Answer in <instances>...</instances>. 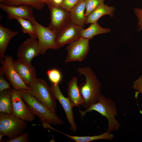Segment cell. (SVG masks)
I'll return each mask as SVG.
<instances>
[{
    "mask_svg": "<svg viewBox=\"0 0 142 142\" xmlns=\"http://www.w3.org/2000/svg\"><path fill=\"white\" fill-rule=\"evenodd\" d=\"M77 71L85 78V82L80 84L79 87L84 99L82 106L87 109L98 102L100 95L101 85L90 67L79 68Z\"/></svg>",
    "mask_w": 142,
    "mask_h": 142,
    "instance_id": "6da1fadb",
    "label": "cell"
},
{
    "mask_svg": "<svg viewBox=\"0 0 142 142\" xmlns=\"http://www.w3.org/2000/svg\"><path fill=\"white\" fill-rule=\"evenodd\" d=\"M92 111L98 112L108 119V131L110 132L119 130L120 127V124L118 120L115 118L117 114L115 104L111 99L100 94L97 103L84 111L79 110L82 118L87 113Z\"/></svg>",
    "mask_w": 142,
    "mask_h": 142,
    "instance_id": "7a4b0ae2",
    "label": "cell"
},
{
    "mask_svg": "<svg viewBox=\"0 0 142 142\" xmlns=\"http://www.w3.org/2000/svg\"><path fill=\"white\" fill-rule=\"evenodd\" d=\"M22 98L32 112L42 123L54 125H63V121L26 89L20 90Z\"/></svg>",
    "mask_w": 142,
    "mask_h": 142,
    "instance_id": "3957f363",
    "label": "cell"
},
{
    "mask_svg": "<svg viewBox=\"0 0 142 142\" xmlns=\"http://www.w3.org/2000/svg\"><path fill=\"white\" fill-rule=\"evenodd\" d=\"M28 87L31 94L53 112L56 114V99L50 87L44 80L37 78Z\"/></svg>",
    "mask_w": 142,
    "mask_h": 142,
    "instance_id": "277c9868",
    "label": "cell"
},
{
    "mask_svg": "<svg viewBox=\"0 0 142 142\" xmlns=\"http://www.w3.org/2000/svg\"><path fill=\"white\" fill-rule=\"evenodd\" d=\"M25 121L13 114L0 113V133L13 139L23 133L27 126Z\"/></svg>",
    "mask_w": 142,
    "mask_h": 142,
    "instance_id": "5b68a950",
    "label": "cell"
},
{
    "mask_svg": "<svg viewBox=\"0 0 142 142\" xmlns=\"http://www.w3.org/2000/svg\"><path fill=\"white\" fill-rule=\"evenodd\" d=\"M34 26L36 31L41 54L44 55L49 49H57L56 40L58 33L37 22L35 18L31 21Z\"/></svg>",
    "mask_w": 142,
    "mask_h": 142,
    "instance_id": "8992f818",
    "label": "cell"
},
{
    "mask_svg": "<svg viewBox=\"0 0 142 142\" xmlns=\"http://www.w3.org/2000/svg\"><path fill=\"white\" fill-rule=\"evenodd\" d=\"M89 40L80 37L68 44L66 48L67 54L65 62L67 63L74 61L81 62L83 60L89 50Z\"/></svg>",
    "mask_w": 142,
    "mask_h": 142,
    "instance_id": "52a82bcc",
    "label": "cell"
},
{
    "mask_svg": "<svg viewBox=\"0 0 142 142\" xmlns=\"http://www.w3.org/2000/svg\"><path fill=\"white\" fill-rule=\"evenodd\" d=\"M13 58L10 55H5L0 59L1 68L13 88L20 90L26 89L29 90V88L23 82L15 69L13 63Z\"/></svg>",
    "mask_w": 142,
    "mask_h": 142,
    "instance_id": "ba28073f",
    "label": "cell"
},
{
    "mask_svg": "<svg viewBox=\"0 0 142 142\" xmlns=\"http://www.w3.org/2000/svg\"><path fill=\"white\" fill-rule=\"evenodd\" d=\"M47 5L51 16L50 22L48 27L58 34L71 22L70 12L60 6H56L51 4Z\"/></svg>",
    "mask_w": 142,
    "mask_h": 142,
    "instance_id": "9c48e42d",
    "label": "cell"
},
{
    "mask_svg": "<svg viewBox=\"0 0 142 142\" xmlns=\"http://www.w3.org/2000/svg\"><path fill=\"white\" fill-rule=\"evenodd\" d=\"M13 114L25 121L34 120L35 115L22 99L20 90L11 89Z\"/></svg>",
    "mask_w": 142,
    "mask_h": 142,
    "instance_id": "30bf717a",
    "label": "cell"
},
{
    "mask_svg": "<svg viewBox=\"0 0 142 142\" xmlns=\"http://www.w3.org/2000/svg\"><path fill=\"white\" fill-rule=\"evenodd\" d=\"M37 39L30 37L22 43L17 51V59L27 64H31L34 58L41 54Z\"/></svg>",
    "mask_w": 142,
    "mask_h": 142,
    "instance_id": "8fae6325",
    "label": "cell"
},
{
    "mask_svg": "<svg viewBox=\"0 0 142 142\" xmlns=\"http://www.w3.org/2000/svg\"><path fill=\"white\" fill-rule=\"evenodd\" d=\"M31 6L27 5L11 6L0 3V8L7 14V18L9 19L20 18L31 21L34 18L33 8Z\"/></svg>",
    "mask_w": 142,
    "mask_h": 142,
    "instance_id": "7c38bea8",
    "label": "cell"
},
{
    "mask_svg": "<svg viewBox=\"0 0 142 142\" xmlns=\"http://www.w3.org/2000/svg\"><path fill=\"white\" fill-rule=\"evenodd\" d=\"M51 89L55 99L62 105L65 114L68 122L70 125V129L73 133L77 130V126L75 121L72 110L73 107L68 97L64 96L60 91L58 84L51 85Z\"/></svg>",
    "mask_w": 142,
    "mask_h": 142,
    "instance_id": "4fadbf2b",
    "label": "cell"
},
{
    "mask_svg": "<svg viewBox=\"0 0 142 142\" xmlns=\"http://www.w3.org/2000/svg\"><path fill=\"white\" fill-rule=\"evenodd\" d=\"M83 28L70 22L58 34L56 43L58 49L80 38Z\"/></svg>",
    "mask_w": 142,
    "mask_h": 142,
    "instance_id": "5bb4252c",
    "label": "cell"
},
{
    "mask_svg": "<svg viewBox=\"0 0 142 142\" xmlns=\"http://www.w3.org/2000/svg\"><path fill=\"white\" fill-rule=\"evenodd\" d=\"M13 63L19 75L28 87L37 78L35 68L31 64H26L18 59L13 60Z\"/></svg>",
    "mask_w": 142,
    "mask_h": 142,
    "instance_id": "9a60e30c",
    "label": "cell"
},
{
    "mask_svg": "<svg viewBox=\"0 0 142 142\" xmlns=\"http://www.w3.org/2000/svg\"><path fill=\"white\" fill-rule=\"evenodd\" d=\"M77 82V78L74 77L69 81L68 85V97L73 107L82 105L84 102Z\"/></svg>",
    "mask_w": 142,
    "mask_h": 142,
    "instance_id": "2e32d148",
    "label": "cell"
},
{
    "mask_svg": "<svg viewBox=\"0 0 142 142\" xmlns=\"http://www.w3.org/2000/svg\"><path fill=\"white\" fill-rule=\"evenodd\" d=\"M84 0H80L70 12L71 21L73 24L83 28L85 24L87 17L85 16Z\"/></svg>",
    "mask_w": 142,
    "mask_h": 142,
    "instance_id": "e0dca14e",
    "label": "cell"
},
{
    "mask_svg": "<svg viewBox=\"0 0 142 142\" xmlns=\"http://www.w3.org/2000/svg\"><path fill=\"white\" fill-rule=\"evenodd\" d=\"M115 8L113 6H109L103 3L92 12L87 17L85 24L97 22L102 16L106 15L111 18L114 16Z\"/></svg>",
    "mask_w": 142,
    "mask_h": 142,
    "instance_id": "ac0fdd59",
    "label": "cell"
},
{
    "mask_svg": "<svg viewBox=\"0 0 142 142\" xmlns=\"http://www.w3.org/2000/svg\"><path fill=\"white\" fill-rule=\"evenodd\" d=\"M18 34L17 31H13L4 27L0 24V59H3L5 53L11 40Z\"/></svg>",
    "mask_w": 142,
    "mask_h": 142,
    "instance_id": "d6986e66",
    "label": "cell"
},
{
    "mask_svg": "<svg viewBox=\"0 0 142 142\" xmlns=\"http://www.w3.org/2000/svg\"><path fill=\"white\" fill-rule=\"evenodd\" d=\"M110 29L101 27L97 22L92 23L86 29L83 28L80 33V37L88 39L92 38L95 36L110 32Z\"/></svg>",
    "mask_w": 142,
    "mask_h": 142,
    "instance_id": "ffe728a7",
    "label": "cell"
},
{
    "mask_svg": "<svg viewBox=\"0 0 142 142\" xmlns=\"http://www.w3.org/2000/svg\"><path fill=\"white\" fill-rule=\"evenodd\" d=\"M0 112L13 114L11 89L0 92Z\"/></svg>",
    "mask_w": 142,
    "mask_h": 142,
    "instance_id": "44dd1931",
    "label": "cell"
},
{
    "mask_svg": "<svg viewBox=\"0 0 142 142\" xmlns=\"http://www.w3.org/2000/svg\"><path fill=\"white\" fill-rule=\"evenodd\" d=\"M58 131L64 134L71 139L76 142H89L100 139L111 140L114 137L113 135L107 131L101 135L92 136H73L65 134L59 130H58Z\"/></svg>",
    "mask_w": 142,
    "mask_h": 142,
    "instance_id": "7402d4cb",
    "label": "cell"
},
{
    "mask_svg": "<svg viewBox=\"0 0 142 142\" xmlns=\"http://www.w3.org/2000/svg\"><path fill=\"white\" fill-rule=\"evenodd\" d=\"M2 3L11 6L29 5L38 10H42L45 5V4L37 0H3Z\"/></svg>",
    "mask_w": 142,
    "mask_h": 142,
    "instance_id": "603a6c76",
    "label": "cell"
},
{
    "mask_svg": "<svg viewBox=\"0 0 142 142\" xmlns=\"http://www.w3.org/2000/svg\"><path fill=\"white\" fill-rule=\"evenodd\" d=\"M19 23L22 32L27 33L30 37L37 39V36L35 27L30 21L20 18L16 19Z\"/></svg>",
    "mask_w": 142,
    "mask_h": 142,
    "instance_id": "cb8c5ba5",
    "label": "cell"
},
{
    "mask_svg": "<svg viewBox=\"0 0 142 142\" xmlns=\"http://www.w3.org/2000/svg\"><path fill=\"white\" fill-rule=\"evenodd\" d=\"M47 74L52 84H59L62 81V76L61 73L58 69L53 68L48 70Z\"/></svg>",
    "mask_w": 142,
    "mask_h": 142,
    "instance_id": "d4e9b609",
    "label": "cell"
},
{
    "mask_svg": "<svg viewBox=\"0 0 142 142\" xmlns=\"http://www.w3.org/2000/svg\"><path fill=\"white\" fill-rule=\"evenodd\" d=\"M104 0H84L86 11L85 16L87 17L99 6L104 3Z\"/></svg>",
    "mask_w": 142,
    "mask_h": 142,
    "instance_id": "484cf974",
    "label": "cell"
},
{
    "mask_svg": "<svg viewBox=\"0 0 142 142\" xmlns=\"http://www.w3.org/2000/svg\"><path fill=\"white\" fill-rule=\"evenodd\" d=\"M80 0H63L60 6L70 12Z\"/></svg>",
    "mask_w": 142,
    "mask_h": 142,
    "instance_id": "4316f807",
    "label": "cell"
},
{
    "mask_svg": "<svg viewBox=\"0 0 142 142\" xmlns=\"http://www.w3.org/2000/svg\"><path fill=\"white\" fill-rule=\"evenodd\" d=\"M4 75L1 68L0 67V92L8 89H11V84L8 82L4 77Z\"/></svg>",
    "mask_w": 142,
    "mask_h": 142,
    "instance_id": "83f0119b",
    "label": "cell"
},
{
    "mask_svg": "<svg viewBox=\"0 0 142 142\" xmlns=\"http://www.w3.org/2000/svg\"><path fill=\"white\" fill-rule=\"evenodd\" d=\"M29 133L28 132H24L15 138L8 140L7 142H28L29 141L28 138Z\"/></svg>",
    "mask_w": 142,
    "mask_h": 142,
    "instance_id": "f1b7e54d",
    "label": "cell"
},
{
    "mask_svg": "<svg viewBox=\"0 0 142 142\" xmlns=\"http://www.w3.org/2000/svg\"><path fill=\"white\" fill-rule=\"evenodd\" d=\"M133 10L138 20V30L140 31L142 30V9L136 7Z\"/></svg>",
    "mask_w": 142,
    "mask_h": 142,
    "instance_id": "f546056e",
    "label": "cell"
},
{
    "mask_svg": "<svg viewBox=\"0 0 142 142\" xmlns=\"http://www.w3.org/2000/svg\"><path fill=\"white\" fill-rule=\"evenodd\" d=\"M133 87L138 93H141L142 95V75L134 82Z\"/></svg>",
    "mask_w": 142,
    "mask_h": 142,
    "instance_id": "4dcf8cb0",
    "label": "cell"
},
{
    "mask_svg": "<svg viewBox=\"0 0 142 142\" xmlns=\"http://www.w3.org/2000/svg\"><path fill=\"white\" fill-rule=\"evenodd\" d=\"M63 0H53L51 4L56 6H60Z\"/></svg>",
    "mask_w": 142,
    "mask_h": 142,
    "instance_id": "1f68e13d",
    "label": "cell"
},
{
    "mask_svg": "<svg viewBox=\"0 0 142 142\" xmlns=\"http://www.w3.org/2000/svg\"><path fill=\"white\" fill-rule=\"evenodd\" d=\"M44 4H51L53 0H37Z\"/></svg>",
    "mask_w": 142,
    "mask_h": 142,
    "instance_id": "d6a6232c",
    "label": "cell"
},
{
    "mask_svg": "<svg viewBox=\"0 0 142 142\" xmlns=\"http://www.w3.org/2000/svg\"><path fill=\"white\" fill-rule=\"evenodd\" d=\"M5 136L2 133H0V142H1L2 138Z\"/></svg>",
    "mask_w": 142,
    "mask_h": 142,
    "instance_id": "836d02e7",
    "label": "cell"
}]
</instances>
